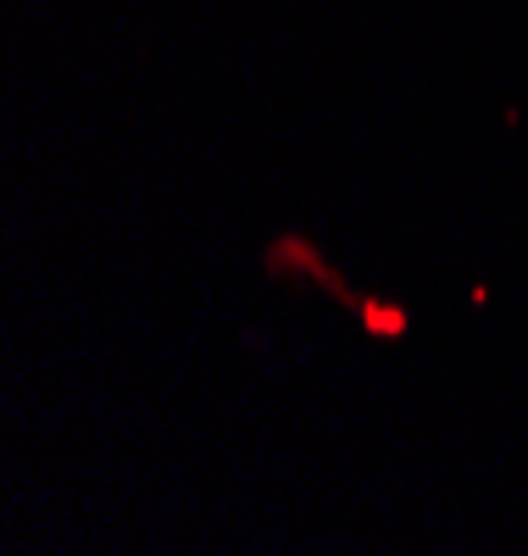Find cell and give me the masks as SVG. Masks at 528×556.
<instances>
[{
    "label": "cell",
    "instance_id": "2",
    "mask_svg": "<svg viewBox=\"0 0 528 556\" xmlns=\"http://www.w3.org/2000/svg\"><path fill=\"white\" fill-rule=\"evenodd\" d=\"M362 329L367 334H378V340H401L406 329H412V323H406V312L401 306H378V301H362Z\"/></svg>",
    "mask_w": 528,
    "mask_h": 556
},
{
    "label": "cell",
    "instance_id": "1",
    "mask_svg": "<svg viewBox=\"0 0 528 556\" xmlns=\"http://www.w3.org/2000/svg\"><path fill=\"white\" fill-rule=\"evenodd\" d=\"M262 262H267V278H284V285H317L334 306H351V312H362V301H367V295H356V290L345 285V278L323 262V251H317L312 240H301V235H284V240H273Z\"/></svg>",
    "mask_w": 528,
    "mask_h": 556
}]
</instances>
